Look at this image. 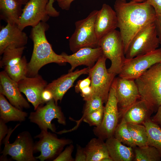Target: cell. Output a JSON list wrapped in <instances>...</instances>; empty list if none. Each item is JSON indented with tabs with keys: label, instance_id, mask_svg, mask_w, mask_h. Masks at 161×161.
<instances>
[{
	"label": "cell",
	"instance_id": "277c9868",
	"mask_svg": "<svg viewBox=\"0 0 161 161\" xmlns=\"http://www.w3.org/2000/svg\"><path fill=\"white\" fill-rule=\"evenodd\" d=\"M98 12L94 10L86 17L75 23V31L69 40L70 49L73 53L82 48L99 47L95 27Z\"/></svg>",
	"mask_w": 161,
	"mask_h": 161
},
{
	"label": "cell",
	"instance_id": "d590c367",
	"mask_svg": "<svg viewBox=\"0 0 161 161\" xmlns=\"http://www.w3.org/2000/svg\"><path fill=\"white\" fill-rule=\"evenodd\" d=\"M6 123L0 119V146L2 144V141L6 134L8 132L9 129H8Z\"/></svg>",
	"mask_w": 161,
	"mask_h": 161
},
{
	"label": "cell",
	"instance_id": "9c48e42d",
	"mask_svg": "<svg viewBox=\"0 0 161 161\" xmlns=\"http://www.w3.org/2000/svg\"><path fill=\"white\" fill-rule=\"evenodd\" d=\"M155 22L140 31L133 38L125 53L130 59L156 49L160 45Z\"/></svg>",
	"mask_w": 161,
	"mask_h": 161
},
{
	"label": "cell",
	"instance_id": "3957f363",
	"mask_svg": "<svg viewBox=\"0 0 161 161\" xmlns=\"http://www.w3.org/2000/svg\"><path fill=\"white\" fill-rule=\"evenodd\" d=\"M135 81L140 99L157 112L161 105V63L152 66Z\"/></svg>",
	"mask_w": 161,
	"mask_h": 161
},
{
	"label": "cell",
	"instance_id": "e0dca14e",
	"mask_svg": "<svg viewBox=\"0 0 161 161\" xmlns=\"http://www.w3.org/2000/svg\"><path fill=\"white\" fill-rule=\"evenodd\" d=\"M17 82L12 79L4 70L0 72V94L4 95L10 103L23 110L29 109L30 105L21 94Z\"/></svg>",
	"mask_w": 161,
	"mask_h": 161
},
{
	"label": "cell",
	"instance_id": "4dcf8cb0",
	"mask_svg": "<svg viewBox=\"0 0 161 161\" xmlns=\"http://www.w3.org/2000/svg\"><path fill=\"white\" fill-rule=\"evenodd\" d=\"M86 102L82 117L78 120H75L76 123V125L71 129L65 130L66 133L76 130L87 114L103 106V104L104 103L102 99L98 96H95L91 99L86 101Z\"/></svg>",
	"mask_w": 161,
	"mask_h": 161
},
{
	"label": "cell",
	"instance_id": "2e32d148",
	"mask_svg": "<svg viewBox=\"0 0 161 161\" xmlns=\"http://www.w3.org/2000/svg\"><path fill=\"white\" fill-rule=\"evenodd\" d=\"M17 83L20 91L25 95L35 110L39 105L44 104L41 95L48 83L41 75L38 74L33 77H26Z\"/></svg>",
	"mask_w": 161,
	"mask_h": 161
},
{
	"label": "cell",
	"instance_id": "ab89813d",
	"mask_svg": "<svg viewBox=\"0 0 161 161\" xmlns=\"http://www.w3.org/2000/svg\"><path fill=\"white\" fill-rule=\"evenodd\" d=\"M155 23L159 44L161 45V16H157Z\"/></svg>",
	"mask_w": 161,
	"mask_h": 161
},
{
	"label": "cell",
	"instance_id": "e575fe53",
	"mask_svg": "<svg viewBox=\"0 0 161 161\" xmlns=\"http://www.w3.org/2000/svg\"><path fill=\"white\" fill-rule=\"evenodd\" d=\"M75 161H87V155L84 148L77 145V151L74 159Z\"/></svg>",
	"mask_w": 161,
	"mask_h": 161
},
{
	"label": "cell",
	"instance_id": "d6986e66",
	"mask_svg": "<svg viewBox=\"0 0 161 161\" xmlns=\"http://www.w3.org/2000/svg\"><path fill=\"white\" fill-rule=\"evenodd\" d=\"M89 69L87 67L69 72L48 84L45 89L52 93L53 99L57 104L58 101H61L64 94L73 86L79 77L82 75L88 74Z\"/></svg>",
	"mask_w": 161,
	"mask_h": 161
},
{
	"label": "cell",
	"instance_id": "83f0119b",
	"mask_svg": "<svg viewBox=\"0 0 161 161\" xmlns=\"http://www.w3.org/2000/svg\"><path fill=\"white\" fill-rule=\"evenodd\" d=\"M130 135L136 146L142 147L148 145V136L145 126L143 124L128 123Z\"/></svg>",
	"mask_w": 161,
	"mask_h": 161
},
{
	"label": "cell",
	"instance_id": "8d00e7d4",
	"mask_svg": "<svg viewBox=\"0 0 161 161\" xmlns=\"http://www.w3.org/2000/svg\"><path fill=\"white\" fill-rule=\"evenodd\" d=\"M154 8L157 16H161V0H147Z\"/></svg>",
	"mask_w": 161,
	"mask_h": 161
},
{
	"label": "cell",
	"instance_id": "7a4b0ae2",
	"mask_svg": "<svg viewBox=\"0 0 161 161\" xmlns=\"http://www.w3.org/2000/svg\"><path fill=\"white\" fill-rule=\"evenodd\" d=\"M49 28L46 22H41L32 27L30 37L33 43L31 59L27 64V77H33L38 74L40 69L51 63L59 64L66 63L61 54L58 55L53 50L45 35Z\"/></svg>",
	"mask_w": 161,
	"mask_h": 161
},
{
	"label": "cell",
	"instance_id": "6da1fadb",
	"mask_svg": "<svg viewBox=\"0 0 161 161\" xmlns=\"http://www.w3.org/2000/svg\"><path fill=\"white\" fill-rule=\"evenodd\" d=\"M114 8L124 44L125 53L134 37L144 28L154 23L157 16L153 7L147 1L129 2L116 0Z\"/></svg>",
	"mask_w": 161,
	"mask_h": 161
},
{
	"label": "cell",
	"instance_id": "603a6c76",
	"mask_svg": "<svg viewBox=\"0 0 161 161\" xmlns=\"http://www.w3.org/2000/svg\"><path fill=\"white\" fill-rule=\"evenodd\" d=\"M109 155L113 161H131L134 154L133 148L126 145L114 136L106 139L105 142Z\"/></svg>",
	"mask_w": 161,
	"mask_h": 161
},
{
	"label": "cell",
	"instance_id": "7bdbcfd3",
	"mask_svg": "<svg viewBox=\"0 0 161 161\" xmlns=\"http://www.w3.org/2000/svg\"><path fill=\"white\" fill-rule=\"evenodd\" d=\"M101 161H113V160L112 159L109 157L103 159Z\"/></svg>",
	"mask_w": 161,
	"mask_h": 161
},
{
	"label": "cell",
	"instance_id": "60d3db41",
	"mask_svg": "<svg viewBox=\"0 0 161 161\" xmlns=\"http://www.w3.org/2000/svg\"><path fill=\"white\" fill-rule=\"evenodd\" d=\"M152 120L161 128V105L159 107Z\"/></svg>",
	"mask_w": 161,
	"mask_h": 161
},
{
	"label": "cell",
	"instance_id": "d4e9b609",
	"mask_svg": "<svg viewBox=\"0 0 161 161\" xmlns=\"http://www.w3.org/2000/svg\"><path fill=\"white\" fill-rule=\"evenodd\" d=\"M28 113L16 107L0 94V119L5 123L10 121H24Z\"/></svg>",
	"mask_w": 161,
	"mask_h": 161
},
{
	"label": "cell",
	"instance_id": "74e56055",
	"mask_svg": "<svg viewBox=\"0 0 161 161\" xmlns=\"http://www.w3.org/2000/svg\"><path fill=\"white\" fill-rule=\"evenodd\" d=\"M75 0H56L59 7L63 10H69L72 3ZM126 1V0H121Z\"/></svg>",
	"mask_w": 161,
	"mask_h": 161
},
{
	"label": "cell",
	"instance_id": "9a60e30c",
	"mask_svg": "<svg viewBox=\"0 0 161 161\" xmlns=\"http://www.w3.org/2000/svg\"><path fill=\"white\" fill-rule=\"evenodd\" d=\"M115 93L118 109L122 113L141 99L135 80L119 77L115 78Z\"/></svg>",
	"mask_w": 161,
	"mask_h": 161
},
{
	"label": "cell",
	"instance_id": "d6a6232c",
	"mask_svg": "<svg viewBox=\"0 0 161 161\" xmlns=\"http://www.w3.org/2000/svg\"><path fill=\"white\" fill-rule=\"evenodd\" d=\"M74 149V146L70 144L66 147L63 151L54 159L53 161H73L74 159L72 157V154Z\"/></svg>",
	"mask_w": 161,
	"mask_h": 161
},
{
	"label": "cell",
	"instance_id": "4316f807",
	"mask_svg": "<svg viewBox=\"0 0 161 161\" xmlns=\"http://www.w3.org/2000/svg\"><path fill=\"white\" fill-rule=\"evenodd\" d=\"M143 124L147 129L148 145L156 148L161 155V128L150 119Z\"/></svg>",
	"mask_w": 161,
	"mask_h": 161
},
{
	"label": "cell",
	"instance_id": "ffe728a7",
	"mask_svg": "<svg viewBox=\"0 0 161 161\" xmlns=\"http://www.w3.org/2000/svg\"><path fill=\"white\" fill-rule=\"evenodd\" d=\"M117 16L114 10L109 5L103 4L98 10L95 24L97 37L99 41L118 27Z\"/></svg>",
	"mask_w": 161,
	"mask_h": 161
},
{
	"label": "cell",
	"instance_id": "f6af8a7d",
	"mask_svg": "<svg viewBox=\"0 0 161 161\" xmlns=\"http://www.w3.org/2000/svg\"><path fill=\"white\" fill-rule=\"evenodd\" d=\"M54 0H49V2H51V3H54Z\"/></svg>",
	"mask_w": 161,
	"mask_h": 161
},
{
	"label": "cell",
	"instance_id": "5b68a950",
	"mask_svg": "<svg viewBox=\"0 0 161 161\" xmlns=\"http://www.w3.org/2000/svg\"><path fill=\"white\" fill-rule=\"evenodd\" d=\"M98 45L101 48L103 55L111 62L108 72L118 75L126 60L120 32L115 30L105 35L99 40Z\"/></svg>",
	"mask_w": 161,
	"mask_h": 161
},
{
	"label": "cell",
	"instance_id": "f546056e",
	"mask_svg": "<svg viewBox=\"0 0 161 161\" xmlns=\"http://www.w3.org/2000/svg\"><path fill=\"white\" fill-rule=\"evenodd\" d=\"M113 136L126 145L133 148L137 146L131 137L128 128V123L123 118L120 123L118 124Z\"/></svg>",
	"mask_w": 161,
	"mask_h": 161
},
{
	"label": "cell",
	"instance_id": "4fadbf2b",
	"mask_svg": "<svg viewBox=\"0 0 161 161\" xmlns=\"http://www.w3.org/2000/svg\"><path fill=\"white\" fill-rule=\"evenodd\" d=\"M41 131L34 137L39 140L35 143L34 147V151L40 152V154L35 157L41 161L55 159L66 145L71 144L72 141L69 139L58 138L55 134L48 130Z\"/></svg>",
	"mask_w": 161,
	"mask_h": 161
},
{
	"label": "cell",
	"instance_id": "8992f818",
	"mask_svg": "<svg viewBox=\"0 0 161 161\" xmlns=\"http://www.w3.org/2000/svg\"><path fill=\"white\" fill-rule=\"evenodd\" d=\"M18 124L12 129H9L8 132L4 140V146L1 152L2 156H10L17 161H36L37 159L33 155L35 143L30 133L24 131L19 133L14 141L10 143V137L14 130L19 125Z\"/></svg>",
	"mask_w": 161,
	"mask_h": 161
},
{
	"label": "cell",
	"instance_id": "484cf974",
	"mask_svg": "<svg viewBox=\"0 0 161 161\" xmlns=\"http://www.w3.org/2000/svg\"><path fill=\"white\" fill-rule=\"evenodd\" d=\"M84 148L87 161H101L110 157L105 143L99 138L92 139Z\"/></svg>",
	"mask_w": 161,
	"mask_h": 161
},
{
	"label": "cell",
	"instance_id": "7402d4cb",
	"mask_svg": "<svg viewBox=\"0 0 161 161\" xmlns=\"http://www.w3.org/2000/svg\"><path fill=\"white\" fill-rule=\"evenodd\" d=\"M154 112L147 103L140 99L125 110L123 118L127 123L143 124L150 119Z\"/></svg>",
	"mask_w": 161,
	"mask_h": 161
},
{
	"label": "cell",
	"instance_id": "52a82bcc",
	"mask_svg": "<svg viewBox=\"0 0 161 161\" xmlns=\"http://www.w3.org/2000/svg\"><path fill=\"white\" fill-rule=\"evenodd\" d=\"M106 59L103 55L101 56L94 66L89 69L88 73L91 80L92 98L99 96L106 103L116 75L108 72L106 67Z\"/></svg>",
	"mask_w": 161,
	"mask_h": 161
},
{
	"label": "cell",
	"instance_id": "ac0fdd59",
	"mask_svg": "<svg viewBox=\"0 0 161 161\" xmlns=\"http://www.w3.org/2000/svg\"><path fill=\"white\" fill-rule=\"evenodd\" d=\"M61 54L66 63L70 65L71 67L69 71L70 72L79 66L85 65L89 68H92L103 55V52L101 47H98L95 48H82L71 55L64 52Z\"/></svg>",
	"mask_w": 161,
	"mask_h": 161
},
{
	"label": "cell",
	"instance_id": "7c38bea8",
	"mask_svg": "<svg viewBox=\"0 0 161 161\" xmlns=\"http://www.w3.org/2000/svg\"><path fill=\"white\" fill-rule=\"evenodd\" d=\"M159 63H161V48L131 59L126 58L118 76L135 80L152 66Z\"/></svg>",
	"mask_w": 161,
	"mask_h": 161
},
{
	"label": "cell",
	"instance_id": "ee69618b",
	"mask_svg": "<svg viewBox=\"0 0 161 161\" xmlns=\"http://www.w3.org/2000/svg\"><path fill=\"white\" fill-rule=\"evenodd\" d=\"M131 1H134L138 2H143L146 1L147 0H131Z\"/></svg>",
	"mask_w": 161,
	"mask_h": 161
},
{
	"label": "cell",
	"instance_id": "1f68e13d",
	"mask_svg": "<svg viewBox=\"0 0 161 161\" xmlns=\"http://www.w3.org/2000/svg\"><path fill=\"white\" fill-rule=\"evenodd\" d=\"M104 106L87 114L84 118L83 121L88 123L90 126L97 127L101 124L103 117Z\"/></svg>",
	"mask_w": 161,
	"mask_h": 161
},
{
	"label": "cell",
	"instance_id": "30bf717a",
	"mask_svg": "<svg viewBox=\"0 0 161 161\" xmlns=\"http://www.w3.org/2000/svg\"><path fill=\"white\" fill-rule=\"evenodd\" d=\"M25 47H8L4 50L0 61V66L8 76L18 82L27 77V64L25 56H22Z\"/></svg>",
	"mask_w": 161,
	"mask_h": 161
},
{
	"label": "cell",
	"instance_id": "ba28073f",
	"mask_svg": "<svg viewBox=\"0 0 161 161\" xmlns=\"http://www.w3.org/2000/svg\"><path fill=\"white\" fill-rule=\"evenodd\" d=\"M119 115L114 80L109 91L107 100L104 107L102 123L99 126L94 128V134L103 140L113 136L118 125Z\"/></svg>",
	"mask_w": 161,
	"mask_h": 161
},
{
	"label": "cell",
	"instance_id": "5bb4252c",
	"mask_svg": "<svg viewBox=\"0 0 161 161\" xmlns=\"http://www.w3.org/2000/svg\"><path fill=\"white\" fill-rule=\"evenodd\" d=\"M49 0H30L22 9L17 25L22 30L28 26L34 27L41 22H46L49 16L47 10Z\"/></svg>",
	"mask_w": 161,
	"mask_h": 161
},
{
	"label": "cell",
	"instance_id": "44dd1931",
	"mask_svg": "<svg viewBox=\"0 0 161 161\" xmlns=\"http://www.w3.org/2000/svg\"><path fill=\"white\" fill-rule=\"evenodd\" d=\"M27 34L17 24L7 23L0 31V55L8 47L19 48L25 47L28 41Z\"/></svg>",
	"mask_w": 161,
	"mask_h": 161
},
{
	"label": "cell",
	"instance_id": "836d02e7",
	"mask_svg": "<svg viewBox=\"0 0 161 161\" xmlns=\"http://www.w3.org/2000/svg\"><path fill=\"white\" fill-rule=\"evenodd\" d=\"M91 84V80L89 76L83 80H79L75 87V91L77 93H79L83 88L90 86Z\"/></svg>",
	"mask_w": 161,
	"mask_h": 161
},
{
	"label": "cell",
	"instance_id": "f35d334b",
	"mask_svg": "<svg viewBox=\"0 0 161 161\" xmlns=\"http://www.w3.org/2000/svg\"><path fill=\"white\" fill-rule=\"evenodd\" d=\"M41 97L44 104L53 98L52 93L50 91L45 89L43 92Z\"/></svg>",
	"mask_w": 161,
	"mask_h": 161
},
{
	"label": "cell",
	"instance_id": "8fae6325",
	"mask_svg": "<svg viewBox=\"0 0 161 161\" xmlns=\"http://www.w3.org/2000/svg\"><path fill=\"white\" fill-rule=\"evenodd\" d=\"M39 105L35 112H31L28 118L30 122L37 125L41 130L49 129L56 133L54 125L51 123L52 120L56 119L59 124L66 125V118L61 108L55 103L53 98L45 105Z\"/></svg>",
	"mask_w": 161,
	"mask_h": 161
},
{
	"label": "cell",
	"instance_id": "f1b7e54d",
	"mask_svg": "<svg viewBox=\"0 0 161 161\" xmlns=\"http://www.w3.org/2000/svg\"><path fill=\"white\" fill-rule=\"evenodd\" d=\"M135 161H160L161 155L155 147L147 145L134 148V150Z\"/></svg>",
	"mask_w": 161,
	"mask_h": 161
},
{
	"label": "cell",
	"instance_id": "cb8c5ba5",
	"mask_svg": "<svg viewBox=\"0 0 161 161\" xmlns=\"http://www.w3.org/2000/svg\"><path fill=\"white\" fill-rule=\"evenodd\" d=\"M22 5L17 0H0L1 19L7 23L17 24L22 13Z\"/></svg>",
	"mask_w": 161,
	"mask_h": 161
},
{
	"label": "cell",
	"instance_id": "b9f144b4",
	"mask_svg": "<svg viewBox=\"0 0 161 161\" xmlns=\"http://www.w3.org/2000/svg\"><path fill=\"white\" fill-rule=\"evenodd\" d=\"M21 4L25 5L30 0H17Z\"/></svg>",
	"mask_w": 161,
	"mask_h": 161
}]
</instances>
